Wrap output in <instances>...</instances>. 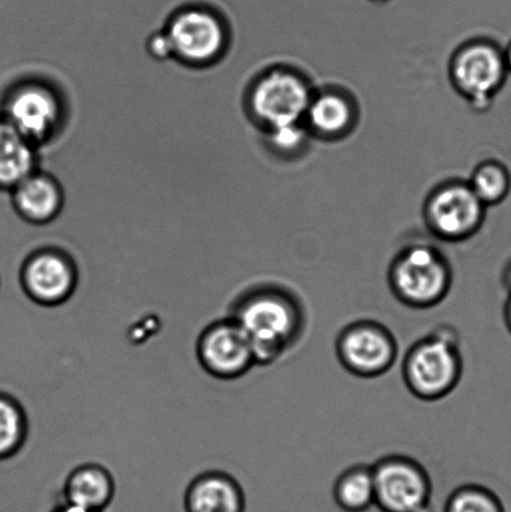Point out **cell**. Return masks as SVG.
<instances>
[{
  "label": "cell",
  "mask_w": 511,
  "mask_h": 512,
  "mask_svg": "<svg viewBox=\"0 0 511 512\" xmlns=\"http://www.w3.org/2000/svg\"><path fill=\"white\" fill-rule=\"evenodd\" d=\"M503 316H504L505 326H507V329L509 330V333L511 334V294H508V299H507V301H505Z\"/></svg>",
  "instance_id": "obj_25"
},
{
  "label": "cell",
  "mask_w": 511,
  "mask_h": 512,
  "mask_svg": "<svg viewBox=\"0 0 511 512\" xmlns=\"http://www.w3.org/2000/svg\"><path fill=\"white\" fill-rule=\"evenodd\" d=\"M307 114L312 127L324 134L343 132L352 120L349 103L335 94H325L310 102Z\"/></svg>",
  "instance_id": "obj_19"
},
{
  "label": "cell",
  "mask_w": 511,
  "mask_h": 512,
  "mask_svg": "<svg viewBox=\"0 0 511 512\" xmlns=\"http://www.w3.org/2000/svg\"><path fill=\"white\" fill-rule=\"evenodd\" d=\"M195 354L200 368L217 380H238L255 366L248 336L228 315L200 331Z\"/></svg>",
  "instance_id": "obj_8"
},
{
  "label": "cell",
  "mask_w": 511,
  "mask_h": 512,
  "mask_svg": "<svg viewBox=\"0 0 511 512\" xmlns=\"http://www.w3.org/2000/svg\"><path fill=\"white\" fill-rule=\"evenodd\" d=\"M505 65H507L508 73H511V42L509 47L504 52Z\"/></svg>",
  "instance_id": "obj_27"
},
{
  "label": "cell",
  "mask_w": 511,
  "mask_h": 512,
  "mask_svg": "<svg viewBox=\"0 0 511 512\" xmlns=\"http://www.w3.org/2000/svg\"><path fill=\"white\" fill-rule=\"evenodd\" d=\"M228 316L248 336L255 366L277 363L302 341L308 325L302 296L278 283H258L240 291Z\"/></svg>",
  "instance_id": "obj_1"
},
{
  "label": "cell",
  "mask_w": 511,
  "mask_h": 512,
  "mask_svg": "<svg viewBox=\"0 0 511 512\" xmlns=\"http://www.w3.org/2000/svg\"><path fill=\"white\" fill-rule=\"evenodd\" d=\"M305 139V133L297 124L283 125V127L273 128L270 133V140L275 148L289 152L302 145Z\"/></svg>",
  "instance_id": "obj_22"
},
{
  "label": "cell",
  "mask_w": 511,
  "mask_h": 512,
  "mask_svg": "<svg viewBox=\"0 0 511 512\" xmlns=\"http://www.w3.org/2000/svg\"><path fill=\"white\" fill-rule=\"evenodd\" d=\"M165 34L173 58L192 67L217 62L227 47V30L222 20L207 9L192 8L175 14Z\"/></svg>",
  "instance_id": "obj_9"
},
{
  "label": "cell",
  "mask_w": 511,
  "mask_h": 512,
  "mask_svg": "<svg viewBox=\"0 0 511 512\" xmlns=\"http://www.w3.org/2000/svg\"><path fill=\"white\" fill-rule=\"evenodd\" d=\"M49 512H92V511L80 509V508H78V506L65 504L62 501V503H59V504L55 505L53 509H50Z\"/></svg>",
  "instance_id": "obj_24"
},
{
  "label": "cell",
  "mask_w": 511,
  "mask_h": 512,
  "mask_svg": "<svg viewBox=\"0 0 511 512\" xmlns=\"http://www.w3.org/2000/svg\"><path fill=\"white\" fill-rule=\"evenodd\" d=\"M375 504L382 512H433V480L418 460L390 454L372 465Z\"/></svg>",
  "instance_id": "obj_4"
},
{
  "label": "cell",
  "mask_w": 511,
  "mask_h": 512,
  "mask_svg": "<svg viewBox=\"0 0 511 512\" xmlns=\"http://www.w3.org/2000/svg\"><path fill=\"white\" fill-rule=\"evenodd\" d=\"M0 109V115L35 145L50 139L63 118L57 90L40 80L12 85L3 95Z\"/></svg>",
  "instance_id": "obj_6"
},
{
  "label": "cell",
  "mask_w": 511,
  "mask_h": 512,
  "mask_svg": "<svg viewBox=\"0 0 511 512\" xmlns=\"http://www.w3.org/2000/svg\"><path fill=\"white\" fill-rule=\"evenodd\" d=\"M23 293L43 308H57L73 298L79 284L78 265L59 248L35 250L23 261L19 273Z\"/></svg>",
  "instance_id": "obj_7"
},
{
  "label": "cell",
  "mask_w": 511,
  "mask_h": 512,
  "mask_svg": "<svg viewBox=\"0 0 511 512\" xmlns=\"http://www.w3.org/2000/svg\"><path fill=\"white\" fill-rule=\"evenodd\" d=\"M464 373L460 335L452 325L437 326L405 353L402 376L415 399L443 400L458 388Z\"/></svg>",
  "instance_id": "obj_2"
},
{
  "label": "cell",
  "mask_w": 511,
  "mask_h": 512,
  "mask_svg": "<svg viewBox=\"0 0 511 512\" xmlns=\"http://www.w3.org/2000/svg\"><path fill=\"white\" fill-rule=\"evenodd\" d=\"M310 102L307 84L297 75L282 72L260 80L250 97L255 117L272 129L297 124L307 114Z\"/></svg>",
  "instance_id": "obj_10"
},
{
  "label": "cell",
  "mask_w": 511,
  "mask_h": 512,
  "mask_svg": "<svg viewBox=\"0 0 511 512\" xmlns=\"http://www.w3.org/2000/svg\"><path fill=\"white\" fill-rule=\"evenodd\" d=\"M149 52L154 58L164 60L172 58V48L165 32L154 34L148 42Z\"/></svg>",
  "instance_id": "obj_23"
},
{
  "label": "cell",
  "mask_w": 511,
  "mask_h": 512,
  "mask_svg": "<svg viewBox=\"0 0 511 512\" xmlns=\"http://www.w3.org/2000/svg\"><path fill=\"white\" fill-rule=\"evenodd\" d=\"M390 293L400 304L414 310L435 308L448 298L453 270L438 250L412 247L404 250L388 270Z\"/></svg>",
  "instance_id": "obj_3"
},
{
  "label": "cell",
  "mask_w": 511,
  "mask_h": 512,
  "mask_svg": "<svg viewBox=\"0 0 511 512\" xmlns=\"http://www.w3.org/2000/svg\"><path fill=\"white\" fill-rule=\"evenodd\" d=\"M335 354L343 369L355 378L377 379L397 363L398 340L380 321L359 319L339 331Z\"/></svg>",
  "instance_id": "obj_5"
},
{
  "label": "cell",
  "mask_w": 511,
  "mask_h": 512,
  "mask_svg": "<svg viewBox=\"0 0 511 512\" xmlns=\"http://www.w3.org/2000/svg\"><path fill=\"white\" fill-rule=\"evenodd\" d=\"M13 207L28 223L43 225L53 222L62 212L64 192L57 179L35 170L10 190Z\"/></svg>",
  "instance_id": "obj_14"
},
{
  "label": "cell",
  "mask_w": 511,
  "mask_h": 512,
  "mask_svg": "<svg viewBox=\"0 0 511 512\" xmlns=\"http://www.w3.org/2000/svg\"><path fill=\"white\" fill-rule=\"evenodd\" d=\"M37 168V145L0 115V190L10 192Z\"/></svg>",
  "instance_id": "obj_16"
},
{
  "label": "cell",
  "mask_w": 511,
  "mask_h": 512,
  "mask_svg": "<svg viewBox=\"0 0 511 512\" xmlns=\"http://www.w3.org/2000/svg\"><path fill=\"white\" fill-rule=\"evenodd\" d=\"M333 498L344 512H367L375 504L372 465L357 464L344 470L335 480Z\"/></svg>",
  "instance_id": "obj_17"
},
{
  "label": "cell",
  "mask_w": 511,
  "mask_h": 512,
  "mask_svg": "<svg viewBox=\"0 0 511 512\" xmlns=\"http://www.w3.org/2000/svg\"><path fill=\"white\" fill-rule=\"evenodd\" d=\"M184 512H247V495L233 475L208 470L190 481L183 495Z\"/></svg>",
  "instance_id": "obj_13"
},
{
  "label": "cell",
  "mask_w": 511,
  "mask_h": 512,
  "mask_svg": "<svg viewBox=\"0 0 511 512\" xmlns=\"http://www.w3.org/2000/svg\"><path fill=\"white\" fill-rule=\"evenodd\" d=\"M444 512H507L502 499L480 484L458 486L445 501Z\"/></svg>",
  "instance_id": "obj_20"
},
{
  "label": "cell",
  "mask_w": 511,
  "mask_h": 512,
  "mask_svg": "<svg viewBox=\"0 0 511 512\" xmlns=\"http://www.w3.org/2000/svg\"><path fill=\"white\" fill-rule=\"evenodd\" d=\"M117 495V483L105 466L97 463L78 465L63 485V503L92 512H105Z\"/></svg>",
  "instance_id": "obj_15"
},
{
  "label": "cell",
  "mask_w": 511,
  "mask_h": 512,
  "mask_svg": "<svg viewBox=\"0 0 511 512\" xmlns=\"http://www.w3.org/2000/svg\"><path fill=\"white\" fill-rule=\"evenodd\" d=\"M502 281L504 288L508 291V294H511V261L507 266H505Z\"/></svg>",
  "instance_id": "obj_26"
},
{
  "label": "cell",
  "mask_w": 511,
  "mask_h": 512,
  "mask_svg": "<svg viewBox=\"0 0 511 512\" xmlns=\"http://www.w3.org/2000/svg\"><path fill=\"white\" fill-rule=\"evenodd\" d=\"M504 53L492 44H474L455 59L453 75L462 92L485 108L507 78Z\"/></svg>",
  "instance_id": "obj_11"
},
{
  "label": "cell",
  "mask_w": 511,
  "mask_h": 512,
  "mask_svg": "<svg viewBox=\"0 0 511 512\" xmlns=\"http://www.w3.org/2000/svg\"><path fill=\"white\" fill-rule=\"evenodd\" d=\"M29 435V419L24 406L13 395L0 391V461L19 454Z\"/></svg>",
  "instance_id": "obj_18"
},
{
  "label": "cell",
  "mask_w": 511,
  "mask_h": 512,
  "mask_svg": "<svg viewBox=\"0 0 511 512\" xmlns=\"http://www.w3.org/2000/svg\"><path fill=\"white\" fill-rule=\"evenodd\" d=\"M470 188L485 207L503 202L511 189L508 169L499 163L484 164L474 173Z\"/></svg>",
  "instance_id": "obj_21"
},
{
  "label": "cell",
  "mask_w": 511,
  "mask_h": 512,
  "mask_svg": "<svg viewBox=\"0 0 511 512\" xmlns=\"http://www.w3.org/2000/svg\"><path fill=\"white\" fill-rule=\"evenodd\" d=\"M485 205L465 185H455L435 194L428 215L435 233L448 240H462L478 230Z\"/></svg>",
  "instance_id": "obj_12"
}]
</instances>
